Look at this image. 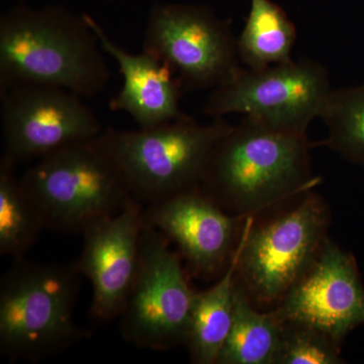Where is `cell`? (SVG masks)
<instances>
[{
	"instance_id": "5bb4252c",
	"label": "cell",
	"mask_w": 364,
	"mask_h": 364,
	"mask_svg": "<svg viewBox=\"0 0 364 364\" xmlns=\"http://www.w3.org/2000/svg\"><path fill=\"white\" fill-rule=\"evenodd\" d=\"M88 25L97 36L105 54L117 62L124 82L111 109L133 117L140 129L153 128L186 116L179 107L182 90L168 66L148 53L132 54L109 37L90 14Z\"/></svg>"
},
{
	"instance_id": "d6986e66",
	"label": "cell",
	"mask_w": 364,
	"mask_h": 364,
	"mask_svg": "<svg viewBox=\"0 0 364 364\" xmlns=\"http://www.w3.org/2000/svg\"><path fill=\"white\" fill-rule=\"evenodd\" d=\"M320 117L328 129L323 144L364 166V83L332 90Z\"/></svg>"
},
{
	"instance_id": "52a82bcc",
	"label": "cell",
	"mask_w": 364,
	"mask_h": 364,
	"mask_svg": "<svg viewBox=\"0 0 364 364\" xmlns=\"http://www.w3.org/2000/svg\"><path fill=\"white\" fill-rule=\"evenodd\" d=\"M331 91L327 69L313 60L259 69L241 67L214 88L203 112L215 119L240 114L277 130L306 135Z\"/></svg>"
},
{
	"instance_id": "ac0fdd59",
	"label": "cell",
	"mask_w": 364,
	"mask_h": 364,
	"mask_svg": "<svg viewBox=\"0 0 364 364\" xmlns=\"http://www.w3.org/2000/svg\"><path fill=\"white\" fill-rule=\"evenodd\" d=\"M16 164L2 155L0 159V255L14 261L26 253L39 238L45 223L39 210L16 174Z\"/></svg>"
},
{
	"instance_id": "9c48e42d",
	"label": "cell",
	"mask_w": 364,
	"mask_h": 364,
	"mask_svg": "<svg viewBox=\"0 0 364 364\" xmlns=\"http://www.w3.org/2000/svg\"><path fill=\"white\" fill-rule=\"evenodd\" d=\"M143 51L168 66L182 90L218 87L241 68L231 28L205 6L155 4Z\"/></svg>"
},
{
	"instance_id": "9a60e30c",
	"label": "cell",
	"mask_w": 364,
	"mask_h": 364,
	"mask_svg": "<svg viewBox=\"0 0 364 364\" xmlns=\"http://www.w3.org/2000/svg\"><path fill=\"white\" fill-rule=\"evenodd\" d=\"M241 229L238 243L221 279L203 293L196 294L186 346L196 364H218L233 324L237 267L243 247Z\"/></svg>"
},
{
	"instance_id": "4fadbf2b",
	"label": "cell",
	"mask_w": 364,
	"mask_h": 364,
	"mask_svg": "<svg viewBox=\"0 0 364 364\" xmlns=\"http://www.w3.org/2000/svg\"><path fill=\"white\" fill-rule=\"evenodd\" d=\"M143 214L142 203L132 198L121 212L82 233L85 245L75 265L92 287L90 314L97 320L121 315L140 261Z\"/></svg>"
},
{
	"instance_id": "8992f818",
	"label": "cell",
	"mask_w": 364,
	"mask_h": 364,
	"mask_svg": "<svg viewBox=\"0 0 364 364\" xmlns=\"http://www.w3.org/2000/svg\"><path fill=\"white\" fill-rule=\"evenodd\" d=\"M329 218L324 200L313 191L257 227L253 215L245 218L237 280L252 303H279L305 274L328 239Z\"/></svg>"
},
{
	"instance_id": "6da1fadb",
	"label": "cell",
	"mask_w": 364,
	"mask_h": 364,
	"mask_svg": "<svg viewBox=\"0 0 364 364\" xmlns=\"http://www.w3.org/2000/svg\"><path fill=\"white\" fill-rule=\"evenodd\" d=\"M102 53L85 14L20 4L0 18V91L52 86L95 97L111 77Z\"/></svg>"
},
{
	"instance_id": "30bf717a",
	"label": "cell",
	"mask_w": 364,
	"mask_h": 364,
	"mask_svg": "<svg viewBox=\"0 0 364 364\" xmlns=\"http://www.w3.org/2000/svg\"><path fill=\"white\" fill-rule=\"evenodd\" d=\"M4 156L18 164L95 138L102 124L81 97L52 86L0 91Z\"/></svg>"
},
{
	"instance_id": "ba28073f",
	"label": "cell",
	"mask_w": 364,
	"mask_h": 364,
	"mask_svg": "<svg viewBox=\"0 0 364 364\" xmlns=\"http://www.w3.org/2000/svg\"><path fill=\"white\" fill-rule=\"evenodd\" d=\"M144 225L138 270L119 327L124 339L138 348L165 351L186 345L196 293L181 254L159 231Z\"/></svg>"
},
{
	"instance_id": "2e32d148",
	"label": "cell",
	"mask_w": 364,
	"mask_h": 364,
	"mask_svg": "<svg viewBox=\"0 0 364 364\" xmlns=\"http://www.w3.org/2000/svg\"><path fill=\"white\" fill-rule=\"evenodd\" d=\"M282 332L277 314L258 312L237 280L233 324L218 364H274Z\"/></svg>"
},
{
	"instance_id": "5b68a950",
	"label": "cell",
	"mask_w": 364,
	"mask_h": 364,
	"mask_svg": "<svg viewBox=\"0 0 364 364\" xmlns=\"http://www.w3.org/2000/svg\"><path fill=\"white\" fill-rule=\"evenodd\" d=\"M231 126L223 117L200 124L186 114L153 128H107L98 136L119 163L132 196L150 205L200 188L210 153Z\"/></svg>"
},
{
	"instance_id": "ffe728a7",
	"label": "cell",
	"mask_w": 364,
	"mask_h": 364,
	"mask_svg": "<svg viewBox=\"0 0 364 364\" xmlns=\"http://www.w3.org/2000/svg\"><path fill=\"white\" fill-rule=\"evenodd\" d=\"M340 344L315 328L282 322L274 364H339Z\"/></svg>"
},
{
	"instance_id": "7c38bea8",
	"label": "cell",
	"mask_w": 364,
	"mask_h": 364,
	"mask_svg": "<svg viewBox=\"0 0 364 364\" xmlns=\"http://www.w3.org/2000/svg\"><path fill=\"white\" fill-rule=\"evenodd\" d=\"M143 215L146 225L176 244L191 272L203 277L228 265L245 220L223 210L200 186L150 203Z\"/></svg>"
},
{
	"instance_id": "7a4b0ae2",
	"label": "cell",
	"mask_w": 364,
	"mask_h": 364,
	"mask_svg": "<svg viewBox=\"0 0 364 364\" xmlns=\"http://www.w3.org/2000/svg\"><path fill=\"white\" fill-rule=\"evenodd\" d=\"M310 148L306 135L243 117L215 144L200 188L230 214L255 215L320 184L311 169Z\"/></svg>"
},
{
	"instance_id": "277c9868",
	"label": "cell",
	"mask_w": 364,
	"mask_h": 364,
	"mask_svg": "<svg viewBox=\"0 0 364 364\" xmlns=\"http://www.w3.org/2000/svg\"><path fill=\"white\" fill-rule=\"evenodd\" d=\"M80 277L75 262L14 261L0 284V351L4 356L11 361H39L85 337L73 320Z\"/></svg>"
},
{
	"instance_id": "e0dca14e",
	"label": "cell",
	"mask_w": 364,
	"mask_h": 364,
	"mask_svg": "<svg viewBox=\"0 0 364 364\" xmlns=\"http://www.w3.org/2000/svg\"><path fill=\"white\" fill-rule=\"evenodd\" d=\"M296 28L286 11L272 0H251L250 11L237 39L240 62L259 69L291 61Z\"/></svg>"
},
{
	"instance_id": "8fae6325",
	"label": "cell",
	"mask_w": 364,
	"mask_h": 364,
	"mask_svg": "<svg viewBox=\"0 0 364 364\" xmlns=\"http://www.w3.org/2000/svg\"><path fill=\"white\" fill-rule=\"evenodd\" d=\"M273 312L282 322L310 326L341 344L349 332L364 324V287L353 256L328 238Z\"/></svg>"
},
{
	"instance_id": "3957f363",
	"label": "cell",
	"mask_w": 364,
	"mask_h": 364,
	"mask_svg": "<svg viewBox=\"0 0 364 364\" xmlns=\"http://www.w3.org/2000/svg\"><path fill=\"white\" fill-rule=\"evenodd\" d=\"M98 136L53 151L21 177L46 228L82 234L134 198L119 163Z\"/></svg>"
}]
</instances>
